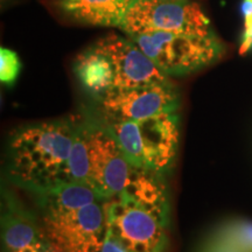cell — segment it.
I'll return each mask as SVG.
<instances>
[{
	"label": "cell",
	"mask_w": 252,
	"mask_h": 252,
	"mask_svg": "<svg viewBox=\"0 0 252 252\" xmlns=\"http://www.w3.org/2000/svg\"><path fill=\"white\" fill-rule=\"evenodd\" d=\"M88 145L87 186L105 201L125 197L171 224L166 175L133 165L93 112L82 121Z\"/></svg>",
	"instance_id": "6da1fadb"
},
{
	"label": "cell",
	"mask_w": 252,
	"mask_h": 252,
	"mask_svg": "<svg viewBox=\"0 0 252 252\" xmlns=\"http://www.w3.org/2000/svg\"><path fill=\"white\" fill-rule=\"evenodd\" d=\"M76 124L71 119H59L15 128L6 149L9 181L30 193L72 181L69 158Z\"/></svg>",
	"instance_id": "7a4b0ae2"
},
{
	"label": "cell",
	"mask_w": 252,
	"mask_h": 252,
	"mask_svg": "<svg viewBox=\"0 0 252 252\" xmlns=\"http://www.w3.org/2000/svg\"><path fill=\"white\" fill-rule=\"evenodd\" d=\"M93 115L117 141L133 165L163 175L172 171L179 151V112L125 122L103 118L94 111Z\"/></svg>",
	"instance_id": "3957f363"
},
{
	"label": "cell",
	"mask_w": 252,
	"mask_h": 252,
	"mask_svg": "<svg viewBox=\"0 0 252 252\" xmlns=\"http://www.w3.org/2000/svg\"><path fill=\"white\" fill-rule=\"evenodd\" d=\"M128 37L169 77L200 70L220 59L223 53L222 43L215 34L198 36L150 32Z\"/></svg>",
	"instance_id": "277c9868"
},
{
	"label": "cell",
	"mask_w": 252,
	"mask_h": 252,
	"mask_svg": "<svg viewBox=\"0 0 252 252\" xmlns=\"http://www.w3.org/2000/svg\"><path fill=\"white\" fill-rule=\"evenodd\" d=\"M119 28L128 35L167 32L206 36L214 32L200 6L189 0H134Z\"/></svg>",
	"instance_id": "5b68a950"
},
{
	"label": "cell",
	"mask_w": 252,
	"mask_h": 252,
	"mask_svg": "<svg viewBox=\"0 0 252 252\" xmlns=\"http://www.w3.org/2000/svg\"><path fill=\"white\" fill-rule=\"evenodd\" d=\"M39 220L56 252H102L108 235L106 201L67 212L39 213Z\"/></svg>",
	"instance_id": "8992f818"
},
{
	"label": "cell",
	"mask_w": 252,
	"mask_h": 252,
	"mask_svg": "<svg viewBox=\"0 0 252 252\" xmlns=\"http://www.w3.org/2000/svg\"><path fill=\"white\" fill-rule=\"evenodd\" d=\"M108 230L131 252H167L169 226L152 212L125 197L106 201Z\"/></svg>",
	"instance_id": "52a82bcc"
},
{
	"label": "cell",
	"mask_w": 252,
	"mask_h": 252,
	"mask_svg": "<svg viewBox=\"0 0 252 252\" xmlns=\"http://www.w3.org/2000/svg\"><path fill=\"white\" fill-rule=\"evenodd\" d=\"M94 100L96 115L121 122L179 112L181 105L180 93L173 82L111 89Z\"/></svg>",
	"instance_id": "ba28073f"
},
{
	"label": "cell",
	"mask_w": 252,
	"mask_h": 252,
	"mask_svg": "<svg viewBox=\"0 0 252 252\" xmlns=\"http://www.w3.org/2000/svg\"><path fill=\"white\" fill-rule=\"evenodd\" d=\"M96 45L105 52L111 62L112 89L172 83L168 75L160 70L130 37L110 34L97 41Z\"/></svg>",
	"instance_id": "9c48e42d"
},
{
	"label": "cell",
	"mask_w": 252,
	"mask_h": 252,
	"mask_svg": "<svg viewBox=\"0 0 252 252\" xmlns=\"http://www.w3.org/2000/svg\"><path fill=\"white\" fill-rule=\"evenodd\" d=\"M1 241L5 252H56L40 220L8 194L2 200Z\"/></svg>",
	"instance_id": "30bf717a"
},
{
	"label": "cell",
	"mask_w": 252,
	"mask_h": 252,
	"mask_svg": "<svg viewBox=\"0 0 252 252\" xmlns=\"http://www.w3.org/2000/svg\"><path fill=\"white\" fill-rule=\"evenodd\" d=\"M31 194L34 196L39 213L67 212L105 201L94 189L75 181L61 182Z\"/></svg>",
	"instance_id": "8fae6325"
},
{
	"label": "cell",
	"mask_w": 252,
	"mask_h": 252,
	"mask_svg": "<svg viewBox=\"0 0 252 252\" xmlns=\"http://www.w3.org/2000/svg\"><path fill=\"white\" fill-rule=\"evenodd\" d=\"M134 0H63L62 7L81 23L93 26H117Z\"/></svg>",
	"instance_id": "7c38bea8"
},
{
	"label": "cell",
	"mask_w": 252,
	"mask_h": 252,
	"mask_svg": "<svg viewBox=\"0 0 252 252\" xmlns=\"http://www.w3.org/2000/svg\"><path fill=\"white\" fill-rule=\"evenodd\" d=\"M75 74L94 98L113 88V72L109 56L94 43L77 56Z\"/></svg>",
	"instance_id": "4fadbf2b"
},
{
	"label": "cell",
	"mask_w": 252,
	"mask_h": 252,
	"mask_svg": "<svg viewBox=\"0 0 252 252\" xmlns=\"http://www.w3.org/2000/svg\"><path fill=\"white\" fill-rule=\"evenodd\" d=\"M223 245L236 252H252V222L239 220L226 230Z\"/></svg>",
	"instance_id": "5bb4252c"
},
{
	"label": "cell",
	"mask_w": 252,
	"mask_h": 252,
	"mask_svg": "<svg viewBox=\"0 0 252 252\" xmlns=\"http://www.w3.org/2000/svg\"><path fill=\"white\" fill-rule=\"evenodd\" d=\"M21 63L17 53L7 48L0 49V80L2 84L11 87L17 81Z\"/></svg>",
	"instance_id": "9a60e30c"
},
{
	"label": "cell",
	"mask_w": 252,
	"mask_h": 252,
	"mask_svg": "<svg viewBox=\"0 0 252 252\" xmlns=\"http://www.w3.org/2000/svg\"><path fill=\"white\" fill-rule=\"evenodd\" d=\"M102 252H131V251H128L117 238L113 237L108 230V235H106L105 242H104Z\"/></svg>",
	"instance_id": "2e32d148"
},
{
	"label": "cell",
	"mask_w": 252,
	"mask_h": 252,
	"mask_svg": "<svg viewBox=\"0 0 252 252\" xmlns=\"http://www.w3.org/2000/svg\"><path fill=\"white\" fill-rule=\"evenodd\" d=\"M252 48V25L251 26L245 27L244 34H243V40H242L241 43V54H244L247 53L248 50H250Z\"/></svg>",
	"instance_id": "e0dca14e"
}]
</instances>
